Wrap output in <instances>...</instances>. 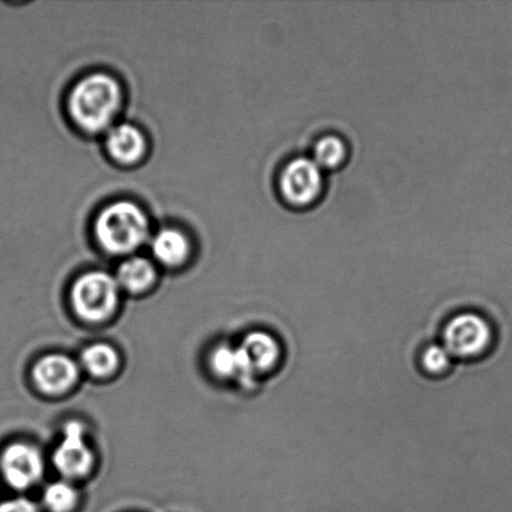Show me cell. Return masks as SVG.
Returning <instances> with one entry per match:
<instances>
[{
    "instance_id": "1",
    "label": "cell",
    "mask_w": 512,
    "mask_h": 512,
    "mask_svg": "<svg viewBox=\"0 0 512 512\" xmlns=\"http://www.w3.org/2000/svg\"><path fill=\"white\" fill-rule=\"evenodd\" d=\"M122 105V87L107 73H93L80 79L68 99L73 123L89 134L108 132L113 128Z\"/></svg>"
},
{
    "instance_id": "2",
    "label": "cell",
    "mask_w": 512,
    "mask_h": 512,
    "mask_svg": "<svg viewBox=\"0 0 512 512\" xmlns=\"http://www.w3.org/2000/svg\"><path fill=\"white\" fill-rule=\"evenodd\" d=\"M149 219L139 205L119 200L105 207L94 224L100 248L112 255H129L149 238Z\"/></svg>"
},
{
    "instance_id": "3",
    "label": "cell",
    "mask_w": 512,
    "mask_h": 512,
    "mask_svg": "<svg viewBox=\"0 0 512 512\" xmlns=\"http://www.w3.org/2000/svg\"><path fill=\"white\" fill-rule=\"evenodd\" d=\"M324 172L308 155H294L286 160L276 177L281 202L294 210L314 207L324 194Z\"/></svg>"
},
{
    "instance_id": "4",
    "label": "cell",
    "mask_w": 512,
    "mask_h": 512,
    "mask_svg": "<svg viewBox=\"0 0 512 512\" xmlns=\"http://www.w3.org/2000/svg\"><path fill=\"white\" fill-rule=\"evenodd\" d=\"M495 336L490 321L474 311L456 314L445 324L441 345L453 360L483 358L493 348Z\"/></svg>"
},
{
    "instance_id": "5",
    "label": "cell",
    "mask_w": 512,
    "mask_h": 512,
    "mask_svg": "<svg viewBox=\"0 0 512 512\" xmlns=\"http://www.w3.org/2000/svg\"><path fill=\"white\" fill-rule=\"evenodd\" d=\"M120 288L115 276L104 271H89L75 281L72 304L80 318L87 321H103L117 309Z\"/></svg>"
},
{
    "instance_id": "6",
    "label": "cell",
    "mask_w": 512,
    "mask_h": 512,
    "mask_svg": "<svg viewBox=\"0 0 512 512\" xmlns=\"http://www.w3.org/2000/svg\"><path fill=\"white\" fill-rule=\"evenodd\" d=\"M44 461L35 446L12 443L0 453V475L5 484L14 490H27L42 479Z\"/></svg>"
},
{
    "instance_id": "7",
    "label": "cell",
    "mask_w": 512,
    "mask_h": 512,
    "mask_svg": "<svg viewBox=\"0 0 512 512\" xmlns=\"http://www.w3.org/2000/svg\"><path fill=\"white\" fill-rule=\"evenodd\" d=\"M54 465L68 479H79L92 469L94 456L89 448L82 424L72 421L65 425L63 439L54 453Z\"/></svg>"
},
{
    "instance_id": "8",
    "label": "cell",
    "mask_w": 512,
    "mask_h": 512,
    "mask_svg": "<svg viewBox=\"0 0 512 512\" xmlns=\"http://www.w3.org/2000/svg\"><path fill=\"white\" fill-rule=\"evenodd\" d=\"M79 369L72 359L64 355H48L40 359L33 369L34 383L44 393L58 395L73 388Z\"/></svg>"
},
{
    "instance_id": "9",
    "label": "cell",
    "mask_w": 512,
    "mask_h": 512,
    "mask_svg": "<svg viewBox=\"0 0 512 512\" xmlns=\"http://www.w3.org/2000/svg\"><path fill=\"white\" fill-rule=\"evenodd\" d=\"M239 350L254 378L256 375L269 373L280 363L279 341L264 331L250 333L239 346Z\"/></svg>"
},
{
    "instance_id": "10",
    "label": "cell",
    "mask_w": 512,
    "mask_h": 512,
    "mask_svg": "<svg viewBox=\"0 0 512 512\" xmlns=\"http://www.w3.org/2000/svg\"><path fill=\"white\" fill-rule=\"evenodd\" d=\"M105 147L115 162L132 165L143 159L147 152V139L142 130L132 124L113 125L107 132Z\"/></svg>"
},
{
    "instance_id": "11",
    "label": "cell",
    "mask_w": 512,
    "mask_h": 512,
    "mask_svg": "<svg viewBox=\"0 0 512 512\" xmlns=\"http://www.w3.org/2000/svg\"><path fill=\"white\" fill-rule=\"evenodd\" d=\"M152 253L158 263L168 266V268H175L189 258L190 242L182 230L165 228L154 235Z\"/></svg>"
},
{
    "instance_id": "12",
    "label": "cell",
    "mask_w": 512,
    "mask_h": 512,
    "mask_svg": "<svg viewBox=\"0 0 512 512\" xmlns=\"http://www.w3.org/2000/svg\"><path fill=\"white\" fill-rule=\"evenodd\" d=\"M157 278L155 266L147 258L143 256H132L125 259L119 265L117 275V283L120 290H127L129 293H142L153 285Z\"/></svg>"
},
{
    "instance_id": "13",
    "label": "cell",
    "mask_w": 512,
    "mask_h": 512,
    "mask_svg": "<svg viewBox=\"0 0 512 512\" xmlns=\"http://www.w3.org/2000/svg\"><path fill=\"white\" fill-rule=\"evenodd\" d=\"M310 157L323 170L336 169L348 160L349 144L340 134L325 133L315 140Z\"/></svg>"
},
{
    "instance_id": "14",
    "label": "cell",
    "mask_w": 512,
    "mask_h": 512,
    "mask_svg": "<svg viewBox=\"0 0 512 512\" xmlns=\"http://www.w3.org/2000/svg\"><path fill=\"white\" fill-rule=\"evenodd\" d=\"M212 368L223 378H238L243 383L252 384L255 379L245 364L239 348L219 346L212 355Z\"/></svg>"
},
{
    "instance_id": "15",
    "label": "cell",
    "mask_w": 512,
    "mask_h": 512,
    "mask_svg": "<svg viewBox=\"0 0 512 512\" xmlns=\"http://www.w3.org/2000/svg\"><path fill=\"white\" fill-rule=\"evenodd\" d=\"M82 365L95 378H107V376L117 370L119 356L112 346L95 344L84 350Z\"/></svg>"
},
{
    "instance_id": "16",
    "label": "cell",
    "mask_w": 512,
    "mask_h": 512,
    "mask_svg": "<svg viewBox=\"0 0 512 512\" xmlns=\"http://www.w3.org/2000/svg\"><path fill=\"white\" fill-rule=\"evenodd\" d=\"M43 501L50 512H69L78 503V493L72 485L58 481L44 490Z\"/></svg>"
},
{
    "instance_id": "17",
    "label": "cell",
    "mask_w": 512,
    "mask_h": 512,
    "mask_svg": "<svg viewBox=\"0 0 512 512\" xmlns=\"http://www.w3.org/2000/svg\"><path fill=\"white\" fill-rule=\"evenodd\" d=\"M453 358L441 344L426 346L420 356L421 369L431 376L445 375L453 366Z\"/></svg>"
},
{
    "instance_id": "18",
    "label": "cell",
    "mask_w": 512,
    "mask_h": 512,
    "mask_svg": "<svg viewBox=\"0 0 512 512\" xmlns=\"http://www.w3.org/2000/svg\"><path fill=\"white\" fill-rule=\"evenodd\" d=\"M0 512H39L32 501L23 498L4 500L0 503Z\"/></svg>"
}]
</instances>
